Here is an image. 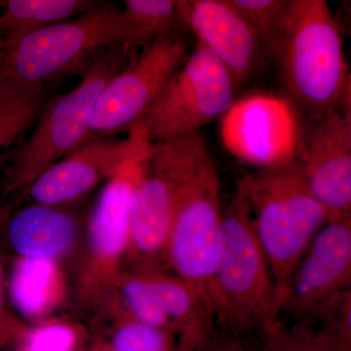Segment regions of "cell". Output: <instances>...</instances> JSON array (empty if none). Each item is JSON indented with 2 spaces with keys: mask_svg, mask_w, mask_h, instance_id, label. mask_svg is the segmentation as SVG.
Returning a JSON list of instances; mask_svg holds the SVG:
<instances>
[{
  "mask_svg": "<svg viewBox=\"0 0 351 351\" xmlns=\"http://www.w3.org/2000/svg\"><path fill=\"white\" fill-rule=\"evenodd\" d=\"M152 145L140 123L132 127L126 138H94L41 173L25 191L34 203L63 206L80 199L127 164L149 156Z\"/></svg>",
  "mask_w": 351,
  "mask_h": 351,
  "instance_id": "cell-12",
  "label": "cell"
},
{
  "mask_svg": "<svg viewBox=\"0 0 351 351\" xmlns=\"http://www.w3.org/2000/svg\"><path fill=\"white\" fill-rule=\"evenodd\" d=\"M208 297L215 322L234 336L265 337L282 324L283 304L239 184L221 215Z\"/></svg>",
  "mask_w": 351,
  "mask_h": 351,
  "instance_id": "cell-2",
  "label": "cell"
},
{
  "mask_svg": "<svg viewBox=\"0 0 351 351\" xmlns=\"http://www.w3.org/2000/svg\"><path fill=\"white\" fill-rule=\"evenodd\" d=\"M94 0H8L0 2V43H13L101 5Z\"/></svg>",
  "mask_w": 351,
  "mask_h": 351,
  "instance_id": "cell-19",
  "label": "cell"
},
{
  "mask_svg": "<svg viewBox=\"0 0 351 351\" xmlns=\"http://www.w3.org/2000/svg\"><path fill=\"white\" fill-rule=\"evenodd\" d=\"M7 294H8V288H7L5 270H4L2 258L0 257V322H18L20 320L17 319L9 311L8 304H7Z\"/></svg>",
  "mask_w": 351,
  "mask_h": 351,
  "instance_id": "cell-29",
  "label": "cell"
},
{
  "mask_svg": "<svg viewBox=\"0 0 351 351\" xmlns=\"http://www.w3.org/2000/svg\"><path fill=\"white\" fill-rule=\"evenodd\" d=\"M351 289V219H335L316 233L289 284L284 308L316 318L326 302Z\"/></svg>",
  "mask_w": 351,
  "mask_h": 351,
  "instance_id": "cell-14",
  "label": "cell"
},
{
  "mask_svg": "<svg viewBox=\"0 0 351 351\" xmlns=\"http://www.w3.org/2000/svg\"><path fill=\"white\" fill-rule=\"evenodd\" d=\"M239 184L285 307L289 284L298 263L316 233L332 221L331 217L307 189L295 161L282 167L258 170Z\"/></svg>",
  "mask_w": 351,
  "mask_h": 351,
  "instance_id": "cell-3",
  "label": "cell"
},
{
  "mask_svg": "<svg viewBox=\"0 0 351 351\" xmlns=\"http://www.w3.org/2000/svg\"><path fill=\"white\" fill-rule=\"evenodd\" d=\"M136 53L113 46L78 68L82 82L40 110L31 137L14 156L4 182L5 195L27 191L41 173L86 143L101 92Z\"/></svg>",
  "mask_w": 351,
  "mask_h": 351,
  "instance_id": "cell-5",
  "label": "cell"
},
{
  "mask_svg": "<svg viewBox=\"0 0 351 351\" xmlns=\"http://www.w3.org/2000/svg\"><path fill=\"white\" fill-rule=\"evenodd\" d=\"M147 157L108 180L90 214L77 284L78 301L84 306L105 311L114 299L130 239L132 196Z\"/></svg>",
  "mask_w": 351,
  "mask_h": 351,
  "instance_id": "cell-8",
  "label": "cell"
},
{
  "mask_svg": "<svg viewBox=\"0 0 351 351\" xmlns=\"http://www.w3.org/2000/svg\"><path fill=\"white\" fill-rule=\"evenodd\" d=\"M114 293L132 317L175 335L158 297L142 276L124 269L117 277Z\"/></svg>",
  "mask_w": 351,
  "mask_h": 351,
  "instance_id": "cell-22",
  "label": "cell"
},
{
  "mask_svg": "<svg viewBox=\"0 0 351 351\" xmlns=\"http://www.w3.org/2000/svg\"><path fill=\"white\" fill-rule=\"evenodd\" d=\"M212 351H247L241 341L237 338L226 339L214 345Z\"/></svg>",
  "mask_w": 351,
  "mask_h": 351,
  "instance_id": "cell-31",
  "label": "cell"
},
{
  "mask_svg": "<svg viewBox=\"0 0 351 351\" xmlns=\"http://www.w3.org/2000/svg\"><path fill=\"white\" fill-rule=\"evenodd\" d=\"M120 9L103 2L89 12L0 43V77L22 85L80 68L101 51L120 46ZM121 47V46H120Z\"/></svg>",
  "mask_w": 351,
  "mask_h": 351,
  "instance_id": "cell-6",
  "label": "cell"
},
{
  "mask_svg": "<svg viewBox=\"0 0 351 351\" xmlns=\"http://www.w3.org/2000/svg\"><path fill=\"white\" fill-rule=\"evenodd\" d=\"M221 215L219 175L209 156L176 207L166 245V265L195 291L211 314L208 286L216 257Z\"/></svg>",
  "mask_w": 351,
  "mask_h": 351,
  "instance_id": "cell-9",
  "label": "cell"
},
{
  "mask_svg": "<svg viewBox=\"0 0 351 351\" xmlns=\"http://www.w3.org/2000/svg\"><path fill=\"white\" fill-rule=\"evenodd\" d=\"M43 103V84H34L23 88L0 105V160L2 152L32 125Z\"/></svg>",
  "mask_w": 351,
  "mask_h": 351,
  "instance_id": "cell-23",
  "label": "cell"
},
{
  "mask_svg": "<svg viewBox=\"0 0 351 351\" xmlns=\"http://www.w3.org/2000/svg\"><path fill=\"white\" fill-rule=\"evenodd\" d=\"M265 339V351H329L317 330L306 321L291 327L282 323Z\"/></svg>",
  "mask_w": 351,
  "mask_h": 351,
  "instance_id": "cell-26",
  "label": "cell"
},
{
  "mask_svg": "<svg viewBox=\"0 0 351 351\" xmlns=\"http://www.w3.org/2000/svg\"><path fill=\"white\" fill-rule=\"evenodd\" d=\"M304 115L285 96L253 94L235 100L221 119L226 149L260 170L295 162Z\"/></svg>",
  "mask_w": 351,
  "mask_h": 351,
  "instance_id": "cell-11",
  "label": "cell"
},
{
  "mask_svg": "<svg viewBox=\"0 0 351 351\" xmlns=\"http://www.w3.org/2000/svg\"><path fill=\"white\" fill-rule=\"evenodd\" d=\"M232 76L204 46L195 47L138 120L151 143L191 134L221 119L235 101Z\"/></svg>",
  "mask_w": 351,
  "mask_h": 351,
  "instance_id": "cell-7",
  "label": "cell"
},
{
  "mask_svg": "<svg viewBox=\"0 0 351 351\" xmlns=\"http://www.w3.org/2000/svg\"><path fill=\"white\" fill-rule=\"evenodd\" d=\"M189 54L188 43L177 29L158 36L136 53L101 92L86 143L130 130Z\"/></svg>",
  "mask_w": 351,
  "mask_h": 351,
  "instance_id": "cell-10",
  "label": "cell"
},
{
  "mask_svg": "<svg viewBox=\"0 0 351 351\" xmlns=\"http://www.w3.org/2000/svg\"><path fill=\"white\" fill-rule=\"evenodd\" d=\"M178 0H125L120 9V46L129 52L144 48L158 36L184 24Z\"/></svg>",
  "mask_w": 351,
  "mask_h": 351,
  "instance_id": "cell-20",
  "label": "cell"
},
{
  "mask_svg": "<svg viewBox=\"0 0 351 351\" xmlns=\"http://www.w3.org/2000/svg\"><path fill=\"white\" fill-rule=\"evenodd\" d=\"M97 343L86 346L84 332L73 323L47 320L29 326L14 351H96Z\"/></svg>",
  "mask_w": 351,
  "mask_h": 351,
  "instance_id": "cell-24",
  "label": "cell"
},
{
  "mask_svg": "<svg viewBox=\"0 0 351 351\" xmlns=\"http://www.w3.org/2000/svg\"><path fill=\"white\" fill-rule=\"evenodd\" d=\"M265 54L304 117L351 115L350 66L338 23L325 0H289L265 36Z\"/></svg>",
  "mask_w": 351,
  "mask_h": 351,
  "instance_id": "cell-1",
  "label": "cell"
},
{
  "mask_svg": "<svg viewBox=\"0 0 351 351\" xmlns=\"http://www.w3.org/2000/svg\"><path fill=\"white\" fill-rule=\"evenodd\" d=\"M135 274L142 276L158 297L174 330L178 350H211L214 318L195 291L165 270Z\"/></svg>",
  "mask_w": 351,
  "mask_h": 351,
  "instance_id": "cell-17",
  "label": "cell"
},
{
  "mask_svg": "<svg viewBox=\"0 0 351 351\" xmlns=\"http://www.w3.org/2000/svg\"><path fill=\"white\" fill-rule=\"evenodd\" d=\"M61 287L58 262L47 258L18 257L7 281L14 306L27 319L38 322L57 304Z\"/></svg>",
  "mask_w": 351,
  "mask_h": 351,
  "instance_id": "cell-18",
  "label": "cell"
},
{
  "mask_svg": "<svg viewBox=\"0 0 351 351\" xmlns=\"http://www.w3.org/2000/svg\"><path fill=\"white\" fill-rule=\"evenodd\" d=\"M295 163L332 221L351 219V115L332 110L304 117Z\"/></svg>",
  "mask_w": 351,
  "mask_h": 351,
  "instance_id": "cell-13",
  "label": "cell"
},
{
  "mask_svg": "<svg viewBox=\"0 0 351 351\" xmlns=\"http://www.w3.org/2000/svg\"><path fill=\"white\" fill-rule=\"evenodd\" d=\"M253 29L265 36L282 15L289 0H225Z\"/></svg>",
  "mask_w": 351,
  "mask_h": 351,
  "instance_id": "cell-27",
  "label": "cell"
},
{
  "mask_svg": "<svg viewBox=\"0 0 351 351\" xmlns=\"http://www.w3.org/2000/svg\"><path fill=\"white\" fill-rule=\"evenodd\" d=\"M209 156L201 133L152 143L132 196L127 270L147 272L167 267L166 245L176 207Z\"/></svg>",
  "mask_w": 351,
  "mask_h": 351,
  "instance_id": "cell-4",
  "label": "cell"
},
{
  "mask_svg": "<svg viewBox=\"0 0 351 351\" xmlns=\"http://www.w3.org/2000/svg\"><path fill=\"white\" fill-rule=\"evenodd\" d=\"M80 230L75 215L34 203L13 215L7 225V239L19 257L59 263L75 248Z\"/></svg>",
  "mask_w": 351,
  "mask_h": 351,
  "instance_id": "cell-16",
  "label": "cell"
},
{
  "mask_svg": "<svg viewBox=\"0 0 351 351\" xmlns=\"http://www.w3.org/2000/svg\"><path fill=\"white\" fill-rule=\"evenodd\" d=\"M108 309L113 311V330L105 343L114 351H179L172 332L151 326L132 317L117 298Z\"/></svg>",
  "mask_w": 351,
  "mask_h": 351,
  "instance_id": "cell-21",
  "label": "cell"
},
{
  "mask_svg": "<svg viewBox=\"0 0 351 351\" xmlns=\"http://www.w3.org/2000/svg\"><path fill=\"white\" fill-rule=\"evenodd\" d=\"M96 351H114L112 350V348H108L107 345H106L105 343H98V345H97Z\"/></svg>",
  "mask_w": 351,
  "mask_h": 351,
  "instance_id": "cell-32",
  "label": "cell"
},
{
  "mask_svg": "<svg viewBox=\"0 0 351 351\" xmlns=\"http://www.w3.org/2000/svg\"><path fill=\"white\" fill-rule=\"evenodd\" d=\"M182 19L197 43L223 64L237 91L267 63L262 36L225 0L184 1Z\"/></svg>",
  "mask_w": 351,
  "mask_h": 351,
  "instance_id": "cell-15",
  "label": "cell"
},
{
  "mask_svg": "<svg viewBox=\"0 0 351 351\" xmlns=\"http://www.w3.org/2000/svg\"><path fill=\"white\" fill-rule=\"evenodd\" d=\"M27 86L31 85H22L0 77V105Z\"/></svg>",
  "mask_w": 351,
  "mask_h": 351,
  "instance_id": "cell-30",
  "label": "cell"
},
{
  "mask_svg": "<svg viewBox=\"0 0 351 351\" xmlns=\"http://www.w3.org/2000/svg\"><path fill=\"white\" fill-rule=\"evenodd\" d=\"M27 328L29 326L22 321L15 323L0 322V351L15 350Z\"/></svg>",
  "mask_w": 351,
  "mask_h": 351,
  "instance_id": "cell-28",
  "label": "cell"
},
{
  "mask_svg": "<svg viewBox=\"0 0 351 351\" xmlns=\"http://www.w3.org/2000/svg\"><path fill=\"white\" fill-rule=\"evenodd\" d=\"M317 330L329 351H351V289L335 295L320 309Z\"/></svg>",
  "mask_w": 351,
  "mask_h": 351,
  "instance_id": "cell-25",
  "label": "cell"
}]
</instances>
